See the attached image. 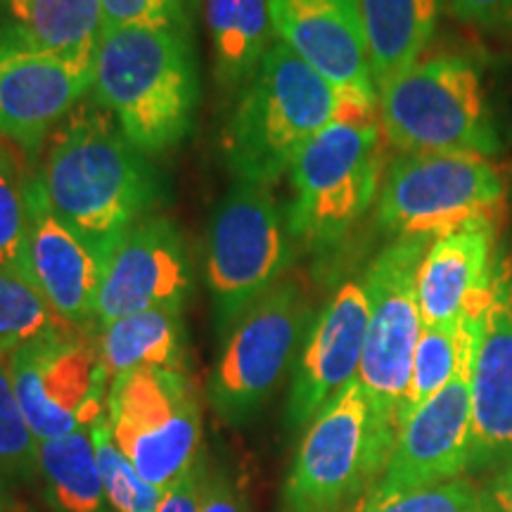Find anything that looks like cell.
Here are the masks:
<instances>
[{"mask_svg":"<svg viewBox=\"0 0 512 512\" xmlns=\"http://www.w3.org/2000/svg\"><path fill=\"white\" fill-rule=\"evenodd\" d=\"M36 174L60 221L102 261L162 200L155 166L98 105L76 107L62 121Z\"/></svg>","mask_w":512,"mask_h":512,"instance_id":"1","label":"cell"},{"mask_svg":"<svg viewBox=\"0 0 512 512\" xmlns=\"http://www.w3.org/2000/svg\"><path fill=\"white\" fill-rule=\"evenodd\" d=\"M91 93L140 152L164 155L190 133L200 100L190 31L105 29Z\"/></svg>","mask_w":512,"mask_h":512,"instance_id":"2","label":"cell"},{"mask_svg":"<svg viewBox=\"0 0 512 512\" xmlns=\"http://www.w3.org/2000/svg\"><path fill=\"white\" fill-rule=\"evenodd\" d=\"M380 102L339 91L330 121L294 159L287 228L309 249L335 247L375 202L382 178Z\"/></svg>","mask_w":512,"mask_h":512,"instance_id":"3","label":"cell"},{"mask_svg":"<svg viewBox=\"0 0 512 512\" xmlns=\"http://www.w3.org/2000/svg\"><path fill=\"white\" fill-rule=\"evenodd\" d=\"M337 107V88L275 38L223 133L228 169L238 181L271 185L335 119Z\"/></svg>","mask_w":512,"mask_h":512,"instance_id":"4","label":"cell"},{"mask_svg":"<svg viewBox=\"0 0 512 512\" xmlns=\"http://www.w3.org/2000/svg\"><path fill=\"white\" fill-rule=\"evenodd\" d=\"M382 133L406 152H472L494 157L501 136L486 105L482 74L465 55L413 64L377 95Z\"/></svg>","mask_w":512,"mask_h":512,"instance_id":"5","label":"cell"},{"mask_svg":"<svg viewBox=\"0 0 512 512\" xmlns=\"http://www.w3.org/2000/svg\"><path fill=\"white\" fill-rule=\"evenodd\" d=\"M508 176L472 152H406L389 164L377 221L396 238L439 240L467 226H496Z\"/></svg>","mask_w":512,"mask_h":512,"instance_id":"6","label":"cell"},{"mask_svg":"<svg viewBox=\"0 0 512 512\" xmlns=\"http://www.w3.org/2000/svg\"><path fill=\"white\" fill-rule=\"evenodd\" d=\"M394 437L377 422L354 380L309 422L283 491L285 512H342L363 501L392 456Z\"/></svg>","mask_w":512,"mask_h":512,"instance_id":"7","label":"cell"},{"mask_svg":"<svg viewBox=\"0 0 512 512\" xmlns=\"http://www.w3.org/2000/svg\"><path fill=\"white\" fill-rule=\"evenodd\" d=\"M107 427L121 456L159 491L200 463L202 408L185 370L143 368L114 377Z\"/></svg>","mask_w":512,"mask_h":512,"instance_id":"8","label":"cell"},{"mask_svg":"<svg viewBox=\"0 0 512 512\" xmlns=\"http://www.w3.org/2000/svg\"><path fill=\"white\" fill-rule=\"evenodd\" d=\"M292 261L287 216L271 185L235 181L207 235V287L216 328L226 332L280 283Z\"/></svg>","mask_w":512,"mask_h":512,"instance_id":"9","label":"cell"},{"mask_svg":"<svg viewBox=\"0 0 512 512\" xmlns=\"http://www.w3.org/2000/svg\"><path fill=\"white\" fill-rule=\"evenodd\" d=\"M302 283L280 280L238 318L209 377V403L228 425H247L271 399L309 335Z\"/></svg>","mask_w":512,"mask_h":512,"instance_id":"10","label":"cell"},{"mask_svg":"<svg viewBox=\"0 0 512 512\" xmlns=\"http://www.w3.org/2000/svg\"><path fill=\"white\" fill-rule=\"evenodd\" d=\"M430 245L432 240L422 238L392 242L382 249L363 280L370 318L356 380L361 382L377 422L392 434L394 441L422 332L418 268Z\"/></svg>","mask_w":512,"mask_h":512,"instance_id":"11","label":"cell"},{"mask_svg":"<svg viewBox=\"0 0 512 512\" xmlns=\"http://www.w3.org/2000/svg\"><path fill=\"white\" fill-rule=\"evenodd\" d=\"M484 318V316H482ZM482 320L467 337L456 375L432 399L403 420L396 434L392 456L363 501L377 503L415 494L432 486L463 477L470 467L472 448V401L470 377L479 342ZM361 503V501H358Z\"/></svg>","mask_w":512,"mask_h":512,"instance_id":"12","label":"cell"},{"mask_svg":"<svg viewBox=\"0 0 512 512\" xmlns=\"http://www.w3.org/2000/svg\"><path fill=\"white\" fill-rule=\"evenodd\" d=\"M10 375L38 441L67 437L107 411V377L98 344L83 332L43 337L10 354Z\"/></svg>","mask_w":512,"mask_h":512,"instance_id":"13","label":"cell"},{"mask_svg":"<svg viewBox=\"0 0 512 512\" xmlns=\"http://www.w3.org/2000/svg\"><path fill=\"white\" fill-rule=\"evenodd\" d=\"M190 292L192 266L181 230L164 216H147L107 252L93 323L105 328L159 306L183 309Z\"/></svg>","mask_w":512,"mask_h":512,"instance_id":"14","label":"cell"},{"mask_svg":"<svg viewBox=\"0 0 512 512\" xmlns=\"http://www.w3.org/2000/svg\"><path fill=\"white\" fill-rule=\"evenodd\" d=\"M91 88L93 69L0 27V138L34 157Z\"/></svg>","mask_w":512,"mask_h":512,"instance_id":"15","label":"cell"},{"mask_svg":"<svg viewBox=\"0 0 512 512\" xmlns=\"http://www.w3.org/2000/svg\"><path fill=\"white\" fill-rule=\"evenodd\" d=\"M370 304L366 285L347 280L313 320L299 354L287 401V422L302 427L323 411L325 403L354 382L366 347Z\"/></svg>","mask_w":512,"mask_h":512,"instance_id":"16","label":"cell"},{"mask_svg":"<svg viewBox=\"0 0 512 512\" xmlns=\"http://www.w3.org/2000/svg\"><path fill=\"white\" fill-rule=\"evenodd\" d=\"M27 278L64 323L86 332L93 323L102 256L50 207L38 174L27 183Z\"/></svg>","mask_w":512,"mask_h":512,"instance_id":"17","label":"cell"},{"mask_svg":"<svg viewBox=\"0 0 512 512\" xmlns=\"http://www.w3.org/2000/svg\"><path fill=\"white\" fill-rule=\"evenodd\" d=\"M275 36L337 91L377 98L358 0H268Z\"/></svg>","mask_w":512,"mask_h":512,"instance_id":"18","label":"cell"},{"mask_svg":"<svg viewBox=\"0 0 512 512\" xmlns=\"http://www.w3.org/2000/svg\"><path fill=\"white\" fill-rule=\"evenodd\" d=\"M470 467L503 463L512 453V275L494 278L470 377ZM467 467V470H470Z\"/></svg>","mask_w":512,"mask_h":512,"instance_id":"19","label":"cell"},{"mask_svg":"<svg viewBox=\"0 0 512 512\" xmlns=\"http://www.w3.org/2000/svg\"><path fill=\"white\" fill-rule=\"evenodd\" d=\"M494 226H467L427 247L418 268V304L422 325H448L463 316H479L491 304Z\"/></svg>","mask_w":512,"mask_h":512,"instance_id":"20","label":"cell"},{"mask_svg":"<svg viewBox=\"0 0 512 512\" xmlns=\"http://www.w3.org/2000/svg\"><path fill=\"white\" fill-rule=\"evenodd\" d=\"M377 95L420 62L437 29L441 0H358Z\"/></svg>","mask_w":512,"mask_h":512,"instance_id":"21","label":"cell"},{"mask_svg":"<svg viewBox=\"0 0 512 512\" xmlns=\"http://www.w3.org/2000/svg\"><path fill=\"white\" fill-rule=\"evenodd\" d=\"M8 27L31 46L95 69L105 34L102 0H0Z\"/></svg>","mask_w":512,"mask_h":512,"instance_id":"22","label":"cell"},{"mask_svg":"<svg viewBox=\"0 0 512 512\" xmlns=\"http://www.w3.org/2000/svg\"><path fill=\"white\" fill-rule=\"evenodd\" d=\"M98 356L110 380L143 368L185 370L183 309L159 306L114 320L100 328Z\"/></svg>","mask_w":512,"mask_h":512,"instance_id":"23","label":"cell"},{"mask_svg":"<svg viewBox=\"0 0 512 512\" xmlns=\"http://www.w3.org/2000/svg\"><path fill=\"white\" fill-rule=\"evenodd\" d=\"M204 19L219 83L230 88L252 81L278 38L268 0H204Z\"/></svg>","mask_w":512,"mask_h":512,"instance_id":"24","label":"cell"},{"mask_svg":"<svg viewBox=\"0 0 512 512\" xmlns=\"http://www.w3.org/2000/svg\"><path fill=\"white\" fill-rule=\"evenodd\" d=\"M93 425L67 437L38 441V467L55 512H114L102 482Z\"/></svg>","mask_w":512,"mask_h":512,"instance_id":"25","label":"cell"},{"mask_svg":"<svg viewBox=\"0 0 512 512\" xmlns=\"http://www.w3.org/2000/svg\"><path fill=\"white\" fill-rule=\"evenodd\" d=\"M484 313L479 316H463L448 325H422L418 347L413 356L411 382H408L406 399H403L399 427L415 408L432 399L439 389H444L448 380L456 375L460 356L467 344V337L475 332Z\"/></svg>","mask_w":512,"mask_h":512,"instance_id":"26","label":"cell"},{"mask_svg":"<svg viewBox=\"0 0 512 512\" xmlns=\"http://www.w3.org/2000/svg\"><path fill=\"white\" fill-rule=\"evenodd\" d=\"M72 332L81 330L64 323L24 275L0 271V354L10 356L34 339Z\"/></svg>","mask_w":512,"mask_h":512,"instance_id":"27","label":"cell"},{"mask_svg":"<svg viewBox=\"0 0 512 512\" xmlns=\"http://www.w3.org/2000/svg\"><path fill=\"white\" fill-rule=\"evenodd\" d=\"M0 479L10 482L41 479L38 439L17 401L8 354H0Z\"/></svg>","mask_w":512,"mask_h":512,"instance_id":"28","label":"cell"},{"mask_svg":"<svg viewBox=\"0 0 512 512\" xmlns=\"http://www.w3.org/2000/svg\"><path fill=\"white\" fill-rule=\"evenodd\" d=\"M27 183L17 157L0 147V271L27 278ZM29 280V278H27Z\"/></svg>","mask_w":512,"mask_h":512,"instance_id":"29","label":"cell"},{"mask_svg":"<svg viewBox=\"0 0 512 512\" xmlns=\"http://www.w3.org/2000/svg\"><path fill=\"white\" fill-rule=\"evenodd\" d=\"M93 444L95 453H98L102 482H105L107 498H110L114 512H157L162 491L147 484L114 446L110 427H107V411L102 418L95 420Z\"/></svg>","mask_w":512,"mask_h":512,"instance_id":"30","label":"cell"},{"mask_svg":"<svg viewBox=\"0 0 512 512\" xmlns=\"http://www.w3.org/2000/svg\"><path fill=\"white\" fill-rule=\"evenodd\" d=\"M349 512H482V496L470 479L458 477L453 482L389 498V501H361Z\"/></svg>","mask_w":512,"mask_h":512,"instance_id":"31","label":"cell"},{"mask_svg":"<svg viewBox=\"0 0 512 512\" xmlns=\"http://www.w3.org/2000/svg\"><path fill=\"white\" fill-rule=\"evenodd\" d=\"M192 0H102L105 29H178L190 31Z\"/></svg>","mask_w":512,"mask_h":512,"instance_id":"32","label":"cell"},{"mask_svg":"<svg viewBox=\"0 0 512 512\" xmlns=\"http://www.w3.org/2000/svg\"><path fill=\"white\" fill-rule=\"evenodd\" d=\"M448 12L479 29H512V0H446Z\"/></svg>","mask_w":512,"mask_h":512,"instance_id":"33","label":"cell"},{"mask_svg":"<svg viewBox=\"0 0 512 512\" xmlns=\"http://www.w3.org/2000/svg\"><path fill=\"white\" fill-rule=\"evenodd\" d=\"M200 512H249V505L245 494L226 472L204 470Z\"/></svg>","mask_w":512,"mask_h":512,"instance_id":"34","label":"cell"},{"mask_svg":"<svg viewBox=\"0 0 512 512\" xmlns=\"http://www.w3.org/2000/svg\"><path fill=\"white\" fill-rule=\"evenodd\" d=\"M202 460L162 491L157 512H200L202 503Z\"/></svg>","mask_w":512,"mask_h":512,"instance_id":"35","label":"cell"},{"mask_svg":"<svg viewBox=\"0 0 512 512\" xmlns=\"http://www.w3.org/2000/svg\"><path fill=\"white\" fill-rule=\"evenodd\" d=\"M482 512H512V453L482 491Z\"/></svg>","mask_w":512,"mask_h":512,"instance_id":"36","label":"cell"},{"mask_svg":"<svg viewBox=\"0 0 512 512\" xmlns=\"http://www.w3.org/2000/svg\"><path fill=\"white\" fill-rule=\"evenodd\" d=\"M508 119H510V138H512V88H510V105H508Z\"/></svg>","mask_w":512,"mask_h":512,"instance_id":"37","label":"cell"},{"mask_svg":"<svg viewBox=\"0 0 512 512\" xmlns=\"http://www.w3.org/2000/svg\"><path fill=\"white\" fill-rule=\"evenodd\" d=\"M0 512H5V503H3V489H0Z\"/></svg>","mask_w":512,"mask_h":512,"instance_id":"38","label":"cell"}]
</instances>
